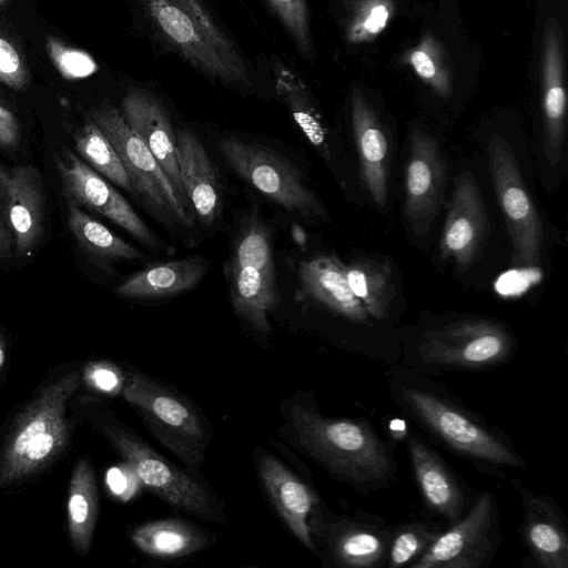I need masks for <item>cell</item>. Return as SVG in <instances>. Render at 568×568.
Instances as JSON below:
<instances>
[{"mask_svg": "<svg viewBox=\"0 0 568 568\" xmlns=\"http://www.w3.org/2000/svg\"><path fill=\"white\" fill-rule=\"evenodd\" d=\"M387 381L389 397L402 414L429 439L471 464L477 471L505 478L506 469L527 468L525 458L504 430L430 375L395 363Z\"/></svg>", "mask_w": 568, "mask_h": 568, "instance_id": "1", "label": "cell"}, {"mask_svg": "<svg viewBox=\"0 0 568 568\" xmlns=\"http://www.w3.org/2000/svg\"><path fill=\"white\" fill-rule=\"evenodd\" d=\"M290 420L305 453L356 493L365 496L398 479L394 446L367 419L328 417L314 407L295 405Z\"/></svg>", "mask_w": 568, "mask_h": 568, "instance_id": "2", "label": "cell"}, {"mask_svg": "<svg viewBox=\"0 0 568 568\" xmlns=\"http://www.w3.org/2000/svg\"><path fill=\"white\" fill-rule=\"evenodd\" d=\"M158 37L193 68L226 87L251 91V69L201 0H140Z\"/></svg>", "mask_w": 568, "mask_h": 568, "instance_id": "3", "label": "cell"}, {"mask_svg": "<svg viewBox=\"0 0 568 568\" xmlns=\"http://www.w3.org/2000/svg\"><path fill=\"white\" fill-rule=\"evenodd\" d=\"M517 349L513 333L501 323L465 317L424 328L403 348L402 363L427 375L483 372L511 361Z\"/></svg>", "mask_w": 568, "mask_h": 568, "instance_id": "4", "label": "cell"}, {"mask_svg": "<svg viewBox=\"0 0 568 568\" xmlns=\"http://www.w3.org/2000/svg\"><path fill=\"white\" fill-rule=\"evenodd\" d=\"M225 275L234 313L256 331L268 334V317L277 305L278 290L271 231L256 216L241 225Z\"/></svg>", "mask_w": 568, "mask_h": 568, "instance_id": "5", "label": "cell"}, {"mask_svg": "<svg viewBox=\"0 0 568 568\" xmlns=\"http://www.w3.org/2000/svg\"><path fill=\"white\" fill-rule=\"evenodd\" d=\"M89 118L115 149L131 183L133 196L166 227H192L193 215L179 201L158 161L129 126L122 113L103 103L89 112Z\"/></svg>", "mask_w": 568, "mask_h": 568, "instance_id": "6", "label": "cell"}, {"mask_svg": "<svg viewBox=\"0 0 568 568\" xmlns=\"http://www.w3.org/2000/svg\"><path fill=\"white\" fill-rule=\"evenodd\" d=\"M219 149L229 166L265 199L287 212L327 220V212L303 174L273 149L236 138H223Z\"/></svg>", "mask_w": 568, "mask_h": 568, "instance_id": "7", "label": "cell"}, {"mask_svg": "<svg viewBox=\"0 0 568 568\" xmlns=\"http://www.w3.org/2000/svg\"><path fill=\"white\" fill-rule=\"evenodd\" d=\"M123 395L154 436L187 465H199L209 440L206 428L189 402L150 376L131 373Z\"/></svg>", "mask_w": 568, "mask_h": 568, "instance_id": "8", "label": "cell"}, {"mask_svg": "<svg viewBox=\"0 0 568 568\" xmlns=\"http://www.w3.org/2000/svg\"><path fill=\"white\" fill-rule=\"evenodd\" d=\"M105 434L138 479L170 506L206 520H220L216 498L196 479L161 456L131 430L119 426Z\"/></svg>", "mask_w": 568, "mask_h": 568, "instance_id": "9", "label": "cell"}, {"mask_svg": "<svg viewBox=\"0 0 568 568\" xmlns=\"http://www.w3.org/2000/svg\"><path fill=\"white\" fill-rule=\"evenodd\" d=\"M77 386V374H69L47 388L30 407L4 450L1 480L34 471L61 448L67 436L65 402Z\"/></svg>", "mask_w": 568, "mask_h": 568, "instance_id": "10", "label": "cell"}, {"mask_svg": "<svg viewBox=\"0 0 568 568\" xmlns=\"http://www.w3.org/2000/svg\"><path fill=\"white\" fill-rule=\"evenodd\" d=\"M487 151L493 185L511 241V260L520 266H535L540 261L544 240L540 215L509 142L494 135Z\"/></svg>", "mask_w": 568, "mask_h": 568, "instance_id": "11", "label": "cell"}, {"mask_svg": "<svg viewBox=\"0 0 568 568\" xmlns=\"http://www.w3.org/2000/svg\"><path fill=\"white\" fill-rule=\"evenodd\" d=\"M500 541L497 498L491 491H484L412 568H484L494 559Z\"/></svg>", "mask_w": 568, "mask_h": 568, "instance_id": "12", "label": "cell"}, {"mask_svg": "<svg viewBox=\"0 0 568 568\" xmlns=\"http://www.w3.org/2000/svg\"><path fill=\"white\" fill-rule=\"evenodd\" d=\"M57 168L69 200L103 215L148 248L166 250L131 204L78 155L65 151L57 156Z\"/></svg>", "mask_w": 568, "mask_h": 568, "instance_id": "13", "label": "cell"}, {"mask_svg": "<svg viewBox=\"0 0 568 568\" xmlns=\"http://www.w3.org/2000/svg\"><path fill=\"white\" fill-rule=\"evenodd\" d=\"M0 215L13 236L14 253L30 256L42 237L45 217L44 186L34 165L0 162Z\"/></svg>", "mask_w": 568, "mask_h": 568, "instance_id": "14", "label": "cell"}, {"mask_svg": "<svg viewBox=\"0 0 568 568\" xmlns=\"http://www.w3.org/2000/svg\"><path fill=\"white\" fill-rule=\"evenodd\" d=\"M258 474L283 521L304 547L315 551L314 536L323 537L329 523L316 493L267 453L260 455Z\"/></svg>", "mask_w": 568, "mask_h": 568, "instance_id": "15", "label": "cell"}, {"mask_svg": "<svg viewBox=\"0 0 568 568\" xmlns=\"http://www.w3.org/2000/svg\"><path fill=\"white\" fill-rule=\"evenodd\" d=\"M446 184V166L438 142L414 130L405 169L404 216L413 232L424 236L438 215Z\"/></svg>", "mask_w": 568, "mask_h": 568, "instance_id": "16", "label": "cell"}, {"mask_svg": "<svg viewBox=\"0 0 568 568\" xmlns=\"http://www.w3.org/2000/svg\"><path fill=\"white\" fill-rule=\"evenodd\" d=\"M489 220L480 190L474 176L464 172L456 176L446 221L440 237L442 260L452 258L459 273L475 262L486 244Z\"/></svg>", "mask_w": 568, "mask_h": 568, "instance_id": "17", "label": "cell"}, {"mask_svg": "<svg viewBox=\"0 0 568 568\" xmlns=\"http://www.w3.org/2000/svg\"><path fill=\"white\" fill-rule=\"evenodd\" d=\"M406 445L425 508L446 528L454 525L474 501L469 489L424 436L408 432Z\"/></svg>", "mask_w": 568, "mask_h": 568, "instance_id": "18", "label": "cell"}, {"mask_svg": "<svg viewBox=\"0 0 568 568\" xmlns=\"http://www.w3.org/2000/svg\"><path fill=\"white\" fill-rule=\"evenodd\" d=\"M395 524L365 510L331 520L324 538L333 561L343 568L386 567Z\"/></svg>", "mask_w": 568, "mask_h": 568, "instance_id": "19", "label": "cell"}, {"mask_svg": "<svg viewBox=\"0 0 568 568\" xmlns=\"http://www.w3.org/2000/svg\"><path fill=\"white\" fill-rule=\"evenodd\" d=\"M521 505L519 534L530 557L542 568H568L567 519L549 495L529 490L519 479L513 480Z\"/></svg>", "mask_w": 568, "mask_h": 568, "instance_id": "20", "label": "cell"}, {"mask_svg": "<svg viewBox=\"0 0 568 568\" xmlns=\"http://www.w3.org/2000/svg\"><path fill=\"white\" fill-rule=\"evenodd\" d=\"M122 115L158 161L179 201L191 209L180 176L176 133L162 102L151 92L132 89L123 98Z\"/></svg>", "mask_w": 568, "mask_h": 568, "instance_id": "21", "label": "cell"}, {"mask_svg": "<svg viewBox=\"0 0 568 568\" xmlns=\"http://www.w3.org/2000/svg\"><path fill=\"white\" fill-rule=\"evenodd\" d=\"M297 276L301 291L310 301L351 323L372 325V317L349 287L345 265L334 255L301 261Z\"/></svg>", "mask_w": 568, "mask_h": 568, "instance_id": "22", "label": "cell"}, {"mask_svg": "<svg viewBox=\"0 0 568 568\" xmlns=\"http://www.w3.org/2000/svg\"><path fill=\"white\" fill-rule=\"evenodd\" d=\"M176 156L190 206L200 222L212 225L222 210V186L216 168L200 139L189 129H178Z\"/></svg>", "mask_w": 568, "mask_h": 568, "instance_id": "23", "label": "cell"}, {"mask_svg": "<svg viewBox=\"0 0 568 568\" xmlns=\"http://www.w3.org/2000/svg\"><path fill=\"white\" fill-rule=\"evenodd\" d=\"M206 261L200 255L151 264L126 277L115 293L131 300H156L192 290L205 275Z\"/></svg>", "mask_w": 568, "mask_h": 568, "instance_id": "24", "label": "cell"}, {"mask_svg": "<svg viewBox=\"0 0 568 568\" xmlns=\"http://www.w3.org/2000/svg\"><path fill=\"white\" fill-rule=\"evenodd\" d=\"M353 132L359 159L361 180L375 204L387 203L389 145L373 114L363 105L353 108Z\"/></svg>", "mask_w": 568, "mask_h": 568, "instance_id": "25", "label": "cell"}, {"mask_svg": "<svg viewBox=\"0 0 568 568\" xmlns=\"http://www.w3.org/2000/svg\"><path fill=\"white\" fill-rule=\"evenodd\" d=\"M68 226L79 247L100 268L110 271L116 263L143 258L142 252L115 235L71 200L68 201Z\"/></svg>", "mask_w": 568, "mask_h": 568, "instance_id": "26", "label": "cell"}, {"mask_svg": "<svg viewBox=\"0 0 568 568\" xmlns=\"http://www.w3.org/2000/svg\"><path fill=\"white\" fill-rule=\"evenodd\" d=\"M131 539L142 552L165 559L193 554L209 542L205 534L180 519L142 524L132 531Z\"/></svg>", "mask_w": 568, "mask_h": 568, "instance_id": "27", "label": "cell"}, {"mask_svg": "<svg viewBox=\"0 0 568 568\" xmlns=\"http://www.w3.org/2000/svg\"><path fill=\"white\" fill-rule=\"evenodd\" d=\"M345 272L353 294L372 320L377 323L386 320L396 294L389 263L361 257L345 266Z\"/></svg>", "mask_w": 568, "mask_h": 568, "instance_id": "28", "label": "cell"}, {"mask_svg": "<svg viewBox=\"0 0 568 568\" xmlns=\"http://www.w3.org/2000/svg\"><path fill=\"white\" fill-rule=\"evenodd\" d=\"M275 88L280 99L287 106L296 124L311 144L325 158L329 156L326 130L315 111L305 85L286 65L273 63Z\"/></svg>", "mask_w": 568, "mask_h": 568, "instance_id": "29", "label": "cell"}, {"mask_svg": "<svg viewBox=\"0 0 568 568\" xmlns=\"http://www.w3.org/2000/svg\"><path fill=\"white\" fill-rule=\"evenodd\" d=\"M74 144L87 164L133 195L128 173L115 149L90 118L75 132Z\"/></svg>", "mask_w": 568, "mask_h": 568, "instance_id": "30", "label": "cell"}, {"mask_svg": "<svg viewBox=\"0 0 568 568\" xmlns=\"http://www.w3.org/2000/svg\"><path fill=\"white\" fill-rule=\"evenodd\" d=\"M72 539L80 551L88 550L97 519L98 499L92 469L85 462L78 465L68 501Z\"/></svg>", "mask_w": 568, "mask_h": 568, "instance_id": "31", "label": "cell"}, {"mask_svg": "<svg viewBox=\"0 0 568 568\" xmlns=\"http://www.w3.org/2000/svg\"><path fill=\"white\" fill-rule=\"evenodd\" d=\"M446 527L438 521L415 519L395 524L386 567L412 568Z\"/></svg>", "mask_w": 568, "mask_h": 568, "instance_id": "32", "label": "cell"}, {"mask_svg": "<svg viewBox=\"0 0 568 568\" xmlns=\"http://www.w3.org/2000/svg\"><path fill=\"white\" fill-rule=\"evenodd\" d=\"M45 48L53 65L65 80L85 79L99 69L95 60L88 52L69 47L57 37L48 36Z\"/></svg>", "mask_w": 568, "mask_h": 568, "instance_id": "33", "label": "cell"}, {"mask_svg": "<svg viewBox=\"0 0 568 568\" xmlns=\"http://www.w3.org/2000/svg\"><path fill=\"white\" fill-rule=\"evenodd\" d=\"M272 11L302 54L311 51V34L305 0H267Z\"/></svg>", "mask_w": 568, "mask_h": 568, "instance_id": "34", "label": "cell"}, {"mask_svg": "<svg viewBox=\"0 0 568 568\" xmlns=\"http://www.w3.org/2000/svg\"><path fill=\"white\" fill-rule=\"evenodd\" d=\"M29 81V68L21 52L11 41L0 36V82L14 91H22Z\"/></svg>", "mask_w": 568, "mask_h": 568, "instance_id": "35", "label": "cell"}, {"mask_svg": "<svg viewBox=\"0 0 568 568\" xmlns=\"http://www.w3.org/2000/svg\"><path fill=\"white\" fill-rule=\"evenodd\" d=\"M20 123L8 108L0 103V148L16 149L20 142Z\"/></svg>", "mask_w": 568, "mask_h": 568, "instance_id": "36", "label": "cell"}, {"mask_svg": "<svg viewBox=\"0 0 568 568\" xmlns=\"http://www.w3.org/2000/svg\"><path fill=\"white\" fill-rule=\"evenodd\" d=\"M91 378L93 384L103 392H112L121 384L119 374L105 366L95 367L92 371Z\"/></svg>", "mask_w": 568, "mask_h": 568, "instance_id": "37", "label": "cell"}, {"mask_svg": "<svg viewBox=\"0 0 568 568\" xmlns=\"http://www.w3.org/2000/svg\"><path fill=\"white\" fill-rule=\"evenodd\" d=\"M410 62L417 72L424 79L434 77L436 69L429 55L423 51H415L410 55Z\"/></svg>", "mask_w": 568, "mask_h": 568, "instance_id": "38", "label": "cell"}, {"mask_svg": "<svg viewBox=\"0 0 568 568\" xmlns=\"http://www.w3.org/2000/svg\"><path fill=\"white\" fill-rule=\"evenodd\" d=\"M387 19H388V11H387L386 7H384L382 4L376 6L375 8H373L368 18L364 22V28L369 33H378L384 29V27L387 22Z\"/></svg>", "mask_w": 568, "mask_h": 568, "instance_id": "39", "label": "cell"}, {"mask_svg": "<svg viewBox=\"0 0 568 568\" xmlns=\"http://www.w3.org/2000/svg\"><path fill=\"white\" fill-rule=\"evenodd\" d=\"M14 250L13 236L0 215V258L11 257Z\"/></svg>", "mask_w": 568, "mask_h": 568, "instance_id": "40", "label": "cell"}, {"mask_svg": "<svg viewBox=\"0 0 568 568\" xmlns=\"http://www.w3.org/2000/svg\"><path fill=\"white\" fill-rule=\"evenodd\" d=\"M4 362V352L2 349V347L0 346V367L2 366Z\"/></svg>", "mask_w": 568, "mask_h": 568, "instance_id": "41", "label": "cell"}, {"mask_svg": "<svg viewBox=\"0 0 568 568\" xmlns=\"http://www.w3.org/2000/svg\"><path fill=\"white\" fill-rule=\"evenodd\" d=\"M8 2V0H0V7L6 4Z\"/></svg>", "mask_w": 568, "mask_h": 568, "instance_id": "42", "label": "cell"}]
</instances>
